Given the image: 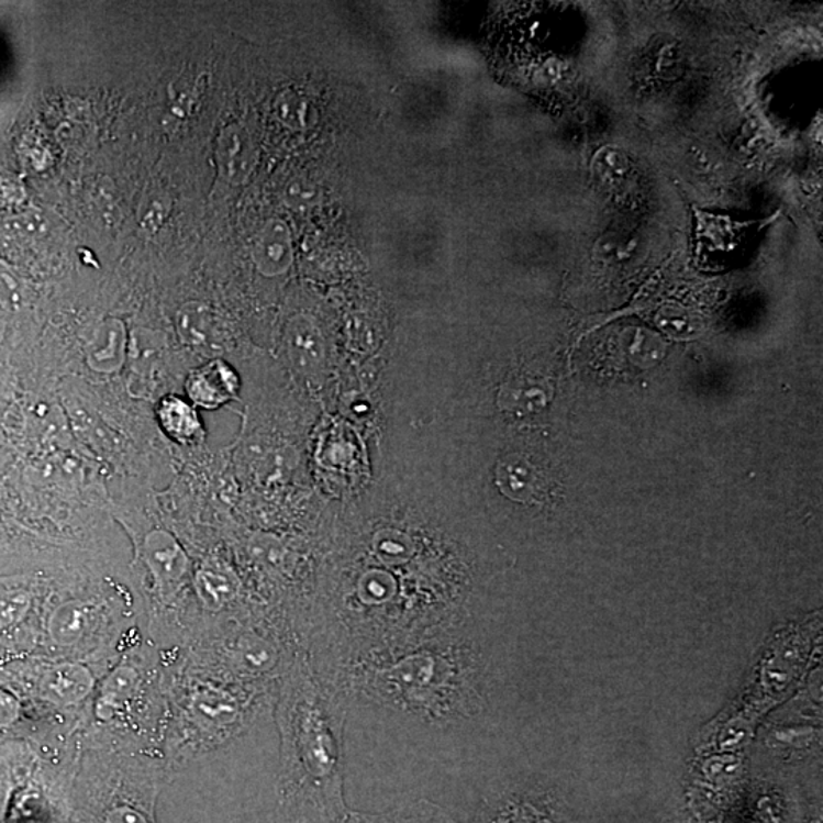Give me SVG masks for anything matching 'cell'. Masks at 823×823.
<instances>
[{"label": "cell", "instance_id": "cell-7", "mask_svg": "<svg viewBox=\"0 0 823 823\" xmlns=\"http://www.w3.org/2000/svg\"><path fill=\"white\" fill-rule=\"evenodd\" d=\"M258 264L264 271H281L291 262L289 232L281 223L270 224L259 238Z\"/></svg>", "mask_w": 823, "mask_h": 823}, {"label": "cell", "instance_id": "cell-19", "mask_svg": "<svg viewBox=\"0 0 823 823\" xmlns=\"http://www.w3.org/2000/svg\"><path fill=\"white\" fill-rule=\"evenodd\" d=\"M538 823H543V822H538Z\"/></svg>", "mask_w": 823, "mask_h": 823}, {"label": "cell", "instance_id": "cell-16", "mask_svg": "<svg viewBox=\"0 0 823 823\" xmlns=\"http://www.w3.org/2000/svg\"><path fill=\"white\" fill-rule=\"evenodd\" d=\"M19 715V702L10 692L0 691V727L10 726Z\"/></svg>", "mask_w": 823, "mask_h": 823}, {"label": "cell", "instance_id": "cell-2", "mask_svg": "<svg viewBox=\"0 0 823 823\" xmlns=\"http://www.w3.org/2000/svg\"><path fill=\"white\" fill-rule=\"evenodd\" d=\"M97 627V612L86 602L70 601L51 614L46 632L54 647L74 652L85 645Z\"/></svg>", "mask_w": 823, "mask_h": 823}, {"label": "cell", "instance_id": "cell-13", "mask_svg": "<svg viewBox=\"0 0 823 823\" xmlns=\"http://www.w3.org/2000/svg\"><path fill=\"white\" fill-rule=\"evenodd\" d=\"M30 609V598L23 593L0 594V630L21 622Z\"/></svg>", "mask_w": 823, "mask_h": 823}, {"label": "cell", "instance_id": "cell-17", "mask_svg": "<svg viewBox=\"0 0 823 823\" xmlns=\"http://www.w3.org/2000/svg\"><path fill=\"white\" fill-rule=\"evenodd\" d=\"M290 192L291 194H294L293 202L297 203L299 208L313 207V204L316 203L318 191L313 185L299 182L290 189Z\"/></svg>", "mask_w": 823, "mask_h": 823}, {"label": "cell", "instance_id": "cell-12", "mask_svg": "<svg viewBox=\"0 0 823 823\" xmlns=\"http://www.w3.org/2000/svg\"><path fill=\"white\" fill-rule=\"evenodd\" d=\"M281 110L282 120L287 124L293 125V127H310V125L316 122L313 108H311L309 100L304 97H299V94H289L287 100L282 101Z\"/></svg>", "mask_w": 823, "mask_h": 823}, {"label": "cell", "instance_id": "cell-18", "mask_svg": "<svg viewBox=\"0 0 823 823\" xmlns=\"http://www.w3.org/2000/svg\"><path fill=\"white\" fill-rule=\"evenodd\" d=\"M3 794H5L3 793V783L2 781H0V803H2L3 801Z\"/></svg>", "mask_w": 823, "mask_h": 823}, {"label": "cell", "instance_id": "cell-1", "mask_svg": "<svg viewBox=\"0 0 823 823\" xmlns=\"http://www.w3.org/2000/svg\"><path fill=\"white\" fill-rule=\"evenodd\" d=\"M159 761L129 749L93 750L74 790L75 823H157Z\"/></svg>", "mask_w": 823, "mask_h": 823}, {"label": "cell", "instance_id": "cell-3", "mask_svg": "<svg viewBox=\"0 0 823 823\" xmlns=\"http://www.w3.org/2000/svg\"><path fill=\"white\" fill-rule=\"evenodd\" d=\"M185 389L191 403L204 409H214L234 393V374L222 362H212L189 374Z\"/></svg>", "mask_w": 823, "mask_h": 823}, {"label": "cell", "instance_id": "cell-14", "mask_svg": "<svg viewBox=\"0 0 823 823\" xmlns=\"http://www.w3.org/2000/svg\"><path fill=\"white\" fill-rule=\"evenodd\" d=\"M636 249V240L625 238L620 235H609L601 238L597 244L598 255L604 259H625Z\"/></svg>", "mask_w": 823, "mask_h": 823}, {"label": "cell", "instance_id": "cell-4", "mask_svg": "<svg viewBox=\"0 0 823 823\" xmlns=\"http://www.w3.org/2000/svg\"><path fill=\"white\" fill-rule=\"evenodd\" d=\"M157 421L169 440L192 446L202 438V423L191 401L167 396L157 404Z\"/></svg>", "mask_w": 823, "mask_h": 823}, {"label": "cell", "instance_id": "cell-6", "mask_svg": "<svg viewBox=\"0 0 823 823\" xmlns=\"http://www.w3.org/2000/svg\"><path fill=\"white\" fill-rule=\"evenodd\" d=\"M498 482L508 498L530 500L541 493L542 476L530 460L514 455L500 464Z\"/></svg>", "mask_w": 823, "mask_h": 823}, {"label": "cell", "instance_id": "cell-5", "mask_svg": "<svg viewBox=\"0 0 823 823\" xmlns=\"http://www.w3.org/2000/svg\"><path fill=\"white\" fill-rule=\"evenodd\" d=\"M46 694L57 702L77 704L90 694L93 688V676L88 668L80 664L66 661L47 672L43 679Z\"/></svg>", "mask_w": 823, "mask_h": 823}, {"label": "cell", "instance_id": "cell-15", "mask_svg": "<svg viewBox=\"0 0 823 823\" xmlns=\"http://www.w3.org/2000/svg\"><path fill=\"white\" fill-rule=\"evenodd\" d=\"M682 62V53L677 42H668L659 47L657 53L656 70L661 78L676 77Z\"/></svg>", "mask_w": 823, "mask_h": 823}, {"label": "cell", "instance_id": "cell-8", "mask_svg": "<svg viewBox=\"0 0 823 823\" xmlns=\"http://www.w3.org/2000/svg\"><path fill=\"white\" fill-rule=\"evenodd\" d=\"M289 352L294 364L302 369L313 368L324 356V342L310 322L298 321L290 329Z\"/></svg>", "mask_w": 823, "mask_h": 823}, {"label": "cell", "instance_id": "cell-10", "mask_svg": "<svg viewBox=\"0 0 823 823\" xmlns=\"http://www.w3.org/2000/svg\"><path fill=\"white\" fill-rule=\"evenodd\" d=\"M630 171V160L624 149L605 145L594 153L592 173L594 179L604 187H616L624 182Z\"/></svg>", "mask_w": 823, "mask_h": 823}, {"label": "cell", "instance_id": "cell-9", "mask_svg": "<svg viewBox=\"0 0 823 823\" xmlns=\"http://www.w3.org/2000/svg\"><path fill=\"white\" fill-rule=\"evenodd\" d=\"M147 561L159 581L171 585V582L179 581L183 575L185 557L182 550L168 537H163L159 542H156L155 538L148 542Z\"/></svg>", "mask_w": 823, "mask_h": 823}, {"label": "cell", "instance_id": "cell-11", "mask_svg": "<svg viewBox=\"0 0 823 823\" xmlns=\"http://www.w3.org/2000/svg\"><path fill=\"white\" fill-rule=\"evenodd\" d=\"M41 811L42 797L37 790H18L8 802L7 823H34Z\"/></svg>", "mask_w": 823, "mask_h": 823}]
</instances>
